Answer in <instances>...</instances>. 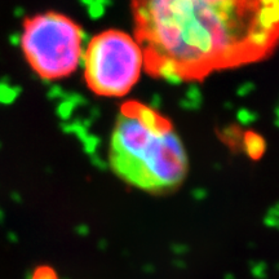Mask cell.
I'll return each mask as SVG.
<instances>
[{
  "mask_svg": "<svg viewBox=\"0 0 279 279\" xmlns=\"http://www.w3.org/2000/svg\"><path fill=\"white\" fill-rule=\"evenodd\" d=\"M82 62L85 83L93 93L122 97L139 82L145 61L136 37L120 30H106L84 48Z\"/></svg>",
  "mask_w": 279,
  "mask_h": 279,
  "instance_id": "obj_4",
  "label": "cell"
},
{
  "mask_svg": "<svg viewBox=\"0 0 279 279\" xmlns=\"http://www.w3.org/2000/svg\"><path fill=\"white\" fill-rule=\"evenodd\" d=\"M33 279H58L51 268H39L35 270Z\"/></svg>",
  "mask_w": 279,
  "mask_h": 279,
  "instance_id": "obj_6",
  "label": "cell"
},
{
  "mask_svg": "<svg viewBox=\"0 0 279 279\" xmlns=\"http://www.w3.org/2000/svg\"><path fill=\"white\" fill-rule=\"evenodd\" d=\"M114 174L140 190L160 194L184 182L189 162L172 123L145 104L122 106L110 139Z\"/></svg>",
  "mask_w": 279,
  "mask_h": 279,
  "instance_id": "obj_2",
  "label": "cell"
},
{
  "mask_svg": "<svg viewBox=\"0 0 279 279\" xmlns=\"http://www.w3.org/2000/svg\"><path fill=\"white\" fill-rule=\"evenodd\" d=\"M20 41L30 68L45 80L66 78L82 64L84 33L65 14L45 12L28 18Z\"/></svg>",
  "mask_w": 279,
  "mask_h": 279,
  "instance_id": "obj_3",
  "label": "cell"
},
{
  "mask_svg": "<svg viewBox=\"0 0 279 279\" xmlns=\"http://www.w3.org/2000/svg\"><path fill=\"white\" fill-rule=\"evenodd\" d=\"M143 68L170 83L266 60L278 43L279 0H132Z\"/></svg>",
  "mask_w": 279,
  "mask_h": 279,
  "instance_id": "obj_1",
  "label": "cell"
},
{
  "mask_svg": "<svg viewBox=\"0 0 279 279\" xmlns=\"http://www.w3.org/2000/svg\"><path fill=\"white\" fill-rule=\"evenodd\" d=\"M245 145H247V150H248V155H251V157H260L262 150H264V142L259 136H255V135L247 136Z\"/></svg>",
  "mask_w": 279,
  "mask_h": 279,
  "instance_id": "obj_5",
  "label": "cell"
}]
</instances>
